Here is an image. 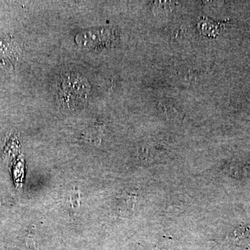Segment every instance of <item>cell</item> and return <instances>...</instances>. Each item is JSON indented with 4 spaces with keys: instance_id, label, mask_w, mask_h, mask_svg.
<instances>
[{
    "instance_id": "1",
    "label": "cell",
    "mask_w": 250,
    "mask_h": 250,
    "mask_svg": "<svg viewBox=\"0 0 250 250\" xmlns=\"http://www.w3.org/2000/svg\"><path fill=\"white\" fill-rule=\"evenodd\" d=\"M57 87L59 102L67 109L82 107L89 96V83L79 74H65L61 77Z\"/></svg>"
},
{
    "instance_id": "2",
    "label": "cell",
    "mask_w": 250,
    "mask_h": 250,
    "mask_svg": "<svg viewBox=\"0 0 250 250\" xmlns=\"http://www.w3.org/2000/svg\"><path fill=\"white\" fill-rule=\"evenodd\" d=\"M76 41L80 45L96 48L113 45L118 41V36L116 31L106 28L81 33L77 36Z\"/></svg>"
},
{
    "instance_id": "3",
    "label": "cell",
    "mask_w": 250,
    "mask_h": 250,
    "mask_svg": "<svg viewBox=\"0 0 250 250\" xmlns=\"http://www.w3.org/2000/svg\"><path fill=\"white\" fill-rule=\"evenodd\" d=\"M228 21H216L208 17H202L197 22L200 34L205 37L214 39L220 34Z\"/></svg>"
}]
</instances>
